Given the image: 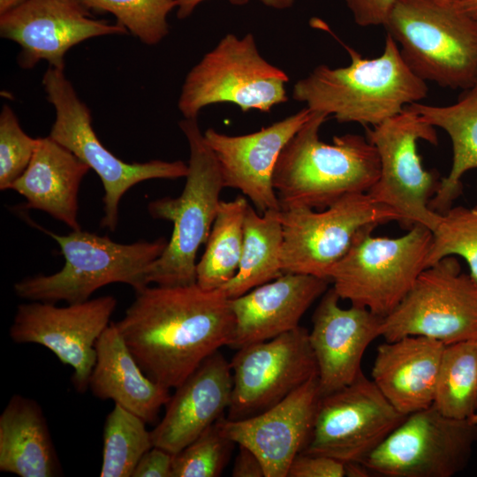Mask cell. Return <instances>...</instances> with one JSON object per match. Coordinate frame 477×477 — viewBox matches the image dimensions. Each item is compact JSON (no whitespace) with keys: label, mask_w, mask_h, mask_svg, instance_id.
<instances>
[{"label":"cell","mask_w":477,"mask_h":477,"mask_svg":"<svg viewBox=\"0 0 477 477\" xmlns=\"http://www.w3.org/2000/svg\"><path fill=\"white\" fill-rule=\"evenodd\" d=\"M135 293L114 323L144 373L163 387L175 389L208 357L229 346L235 321L223 289L156 284Z\"/></svg>","instance_id":"cell-1"},{"label":"cell","mask_w":477,"mask_h":477,"mask_svg":"<svg viewBox=\"0 0 477 477\" xmlns=\"http://www.w3.org/2000/svg\"><path fill=\"white\" fill-rule=\"evenodd\" d=\"M344 47L350 64L336 68L317 65L294 84L292 96L295 101L339 123L367 127L384 122L427 96L426 81L407 65L390 34H386L383 51L377 57L364 58Z\"/></svg>","instance_id":"cell-2"},{"label":"cell","mask_w":477,"mask_h":477,"mask_svg":"<svg viewBox=\"0 0 477 477\" xmlns=\"http://www.w3.org/2000/svg\"><path fill=\"white\" fill-rule=\"evenodd\" d=\"M329 117L313 111L310 118L281 151L272 178L280 209H323L341 198L367 193L380 173L375 146L359 134L321 140L320 128Z\"/></svg>","instance_id":"cell-3"},{"label":"cell","mask_w":477,"mask_h":477,"mask_svg":"<svg viewBox=\"0 0 477 477\" xmlns=\"http://www.w3.org/2000/svg\"><path fill=\"white\" fill-rule=\"evenodd\" d=\"M420 79L465 90L477 81V20L454 0H395L383 26Z\"/></svg>","instance_id":"cell-4"},{"label":"cell","mask_w":477,"mask_h":477,"mask_svg":"<svg viewBox=\"0 0 477 477\" xmlns=\"http://www.w3.org/2000/svg\"><path fill=\"white\" fill-rule=\"evenodd\" d=\"M189 146L186 184L178 197L149 202L152 218L172 223L173 230L163 254L146 272L148 284L175 286L196 283V255L206 244L224 188L218 162L201 132L197 118L178 124Z\"/></svg>","instance_id":"cell-5"},{"label":"cell","mask_w":477,"mask_h":477,"mask_svg":"<svg viewBox=\"0 0 477 477\" xmlns=\"http://www.w3.org/2000/svg\"><path fill=\"white\" fill-rule=\"evenodd\" d=\"M59 246L64 264L51 275L26 277L14 284L16 295L30 301L81 303L102 286L122 283L135 292L148 286L146 272L163 254L168 239L121 244L81 229L67 235L36 226Z\"/></svg>","instance_id":"cell-6"},{"label":"cell","mask_w":477,"mask_h":477,"mask_svg":"<svg viewBox=\"0 0 477 477\" xmlns=\"http://www.w3.org/2000/svg\"><path fill=\"white\" fill-rule=\"evenodd\" d=\"M362 231L328 275L340 299L384 318L405 299L428 266L430 229L415 224L399 237Z\"/></svg>","instance_id":"cell-7"},{"label":"cell","mask_w":477,"mask_h":477,"mask_svg":"<svg viewBox=\"0 0 477 477\" xmlns=\"http://www.w3.org/2000/svg\"><path fill=\"white\" fill-rule=\"evenodd\" d=\"M288 74L259 52L254 35L226 34L189 71L178 107L184 118H197L212 104L231 103L243 112H269L288 101Z\"/></svg>","instance_id":"cell-8"},{"label":"cell","mask_w":477,"mask_h":477,"mask_svg":"<svg viewBox=\"0 0 477 477\" xmlns=\"http://www.w3.org/2000/svg\"><path fill=\"white\" fill-rule=\"evenodd\" d=\"M42 85L56 110L49 136L95 170L102 181L104 215L101 227L116 231L120 200L133 186L148 179L186 178L188 166L183 161L129 163L108 150L92 127L90 110L78 96L64 69L49 66Z\"/></svg>","instance_id":"cell-9"},{"label":"cell","mask_w":477,"mask_h":477,"mask_svg":"<svg viewBox=\"0 0 477 477\" xmlns=\"http://www.w3.org/2000/svg\"><path fill=\"white\" fill-rule=\"evenodd\" d=\"M365 128L380 162L379 177L367 193L396 212L403 228L420 224L433 232L441 214L432 210L429 202L441 178L436 171L424 168L418 142L436 145L435 127L407 105L396 116Z\"/></svg>","instance_id":"cell-10"},{"label":"cell","mask_w":477,"mask_h":477,"mask_svg":"<svg viewBox=\"0 0 477 477\" xmlns=\"http://www.w3.org/2000/svg\"><path fill=\"white\" fill-rule=\"evenodd\" d=\"M281 219L283 272L327 280L330 269L362 231L399 222L396 212L374 201L367 193L346 195L323 209L281 210Z\"/></svg>","instance_id":"cell-11"},{"label":"cell","mask_w":477,"mask_h":477,"mask_svg":"<svg viewBox=\"0 0 477 477\" xmlns=\"http://www.w3.org/2000/svg\"><path fill=\"white\" fill-rule=\"evenodd\" d=\"M406 336L445 345L477 340V283L462 272L456 256L424 269L401 303L382 319L385 341Z\"/></svg>","instance_id":"cell-12"},{"label":"cell","mask_w":477,"mask_h":477,"mask_svg":"<svg viewBox=\"0 0 477 477\" xmlns=\"http://www.w3.org/2000/svg\"><path fill=\"white\" fill-rule=\"evenodd\" d=\"M476 443L477 423L432 405L405 415L361 465L383 477H452L467 466Z\"/></svg>","instance_id":"cell-13"},{"label":"cell","mask_w":477,"mask_h":477,"mask_svg":"<svg viewBox=\"0 0 477 477\" xmlns=\"http://www.w3.org/2000/svg\"><path fill=\"white\" fill-rule=\"evenodd\" d=\"M230 364L233 385L226 418L231 420L270 408L318 376L309 331L300 325L272 339L237 349Z\"/></svg>","instance_id":"cell-14"},{"label":"cell","mask_w":477,"mask_h":477,"mask_svg":"<svg viewBox=\"0 0 477 477\" xmlns=\"http://www.w3.org/2000/svg\"><path fill=\"white\" fill-rule=\"evenodd\" d=\"M405 417L362 373L352 383L321 396L302 452L361 464Z\"/></svg>","instance_id":"cell-15"},{"label":"cell","mask_w":477,"mask_h":477,"mask_svg":"<svg viewBox=\"0 0 477 477\" xmlns=\"http://www.w3.org/2000/svg\"><path fill=\"white\" fill-rule=\"evenodd\" d=\"M117 305L111 295L67 307L42 301L20 304L9 335L17 344H37L51 351L72 367V383L83 393L95 364L96 342L110 323Z\"/></svg>","instance_id":"cell-16"},{"label":"cell","mask_w":477,"mask_h":477,"mask_svg":"<svg viewBox=\"0 0 477 477\" xmlns=\"http://www.w3.org/2000/svg\"><path fill=\"white\" fill-rule=\"evenodd\" d=\"M80 0H25L0 14V35L20 46L23 69L39 62L64 68V56L75 45L98 36L125 34L118 23L95 19Z\"/></svg>","instance_id":"cell-17"},{"label":"cell","mask_w":477,"mask_h":477,"mask_svg":"<svg viewBox=\"0 0 477 477\" xmlns=\"http://www.w3.org/2000/svg\"><path fill=\"white\" fill-rule=\"evenodd\" d=\"M307 107L256 132L228 135L208 128L204 138L213 151L224 188L239 190L263 214L280 209L272 178L278 156L288 140L310 118Z\"/></svg>","instance_id":"cell-18"},{"label":"cell","mask_w":477,"mask_h":477,"mask_svg":"<svg viewBox=\"0 0 477 477\" xmlns=\"http://www.w3.org/2000/svg\"><path fill=\"white\" fill-rule=\"evenodd\" d=\"M320 398L316 376L253 417L236 420L222 417L220 430L258 456L265 477H287L293 459L309 441Z\"/></svg>","instance_id":"cell-19"},{"label":"cell","mask_w":477,"mask_h":477,"mask_svg":"<svg viewBox=\"0 0 477 477\" xmlns=\"http://www.w3.org/2000/svg\"><path fill=\"white\" fill-rule=\"evenodd\" d=\"M333 288L328 289L312 317L309 341L318 367L321 396L355 381L360 374L363 355L381 337L382 317L351 305L343 308Z\"/></svg>","instance_id":"cell-20"},{"label":"cell","mask_w":477,"mask_h":477,"mask_svg":"<svg viewBox=\"0 0 477 477\" xmlns=\"http://www.w3.org/2000/svg\"><path fill=\"white\" fill-rule=\"evenodd\" d=\"M232 385L230 361L217 351L175 388L163 417L151 431L153 445L172 454L187 446L223 417Z\"/></svg>","instance_id":"cell-21"},{"label":"cell","mask_w":477,"mask_h":477,"mask_svg":"<svg viewBox=\"0 0 477 477\" xmlns=\"http://www.w3.org/2000/svg\"><path fill=\"white\" fill-rule=\"evenodd\" d=\"M329 281L286 272L245 294L230 299L234 331L229 347L272 339L299 326L311 307L328 290Z\"/></svg>","instance_id":"cell-22"},{"label":"cell","mask_w":477,"mask_h":477,"mask_svg":"<svg viewBox=\"0 0 477 477\" xmlns=\"http://www.w3.org/2000/svg\"><path fill=\"white\" fill-rule=\"evenodd\" d=\"M445 344L406 336L378 345L371 380L403 415L432 406Z\"/></svg>","instance_id":"cell-23"},{"label":"cell","mask_w":477,"mask_h":477,"mask_svg":"<svg viewBox=\"0 0 477 477\" xmlns=\"http://www.w3.org/2000/svg\"><path fill=\"white\" fill-rule=\"evenodd\" d=\"M90 168L49 135L37 138L33 157L11 185L26 208L43 211L72 231L80 230L78 193Z\"/></svg>","instance_id":"cell-24"},{"label":"cell","mask_w":477,"mask_h":477,"mask_svg":"<svg viewBox=\"0 0 477 477\" xmlns=\"http://www.w3.org/2000/svg\"><path fill=\"white\" fill-rule=\"evenodd\" d=\"M96 360L88 389L101 399L154 423L170 398V389L149 378L131 352L114 322L104 329L96 344Z\"/></svg>","instance_id":"cell-25"},{"label":"cell","mask_w":477,"mask_h":477,"mask_svg":"<svg viewBox=\"0 0 477 477\" xmlns=\"http://www.w3.org/2000/svg\"><path fill=\"white\" fill-rule=\"evenodd\" d=\"M0 471L19 477L62 475L47 420L32 398L13 395L0 415Z\"/></svg>","instance_id":"cell-26"},{"label":"cell","mask_w":477,"mask_h":477,"mask_svg":"<svg viewBox=\"0 0 477 477\" xmlns=\"http://www.w3.org/2000/svg\"><path fill=\"white\" fill-rule=\"evenodd\" d=\"M422 118L449 135L452 146V163L448 175L431 199L432 210L443 214L453 206L463 190L462 178L477 169V81L463 90L458 100L446 106L414 102L408 105Z\"/></svg>","instance_id":"cell-27"},{"label":"cell","mask_w":477,"mask_h":477,"mask_svg":"<svg viewBox=\"0 0 477 477\" xmlns=\"http://www.w3.org/2000/svg\"><path fill=\"white\" fill-rule=\"evenodd\" d=\"M283 244L281 209L260 214L248 204L239 266L234 277L221 288L226 296L237 298L284 274Z\"/></svg>","instance_id":"cell-28"},{"label":"cell","mask_w":477,"mask_h":477,"mask_svg":"<svg viewBox=\"0 0 477 477\" xmlns=\"http://www.w3.org/2000/svg\"><path fill=\"white\" fill-rule=\"evenodd\" d=\"M248 204L245 195L220 201L204 254L196 264V284L201 288L220 289L236 275L242 254Z\"/></svg>","instance_id":"cell-29"},{"label":"cell","mask_w":477,"mask_h":477,"mask_svg":"<svg viewBox=\"0 0 477 477\" xmlns=\"http://www.w3.org/2000/svg\"><path fill=\"white\" fill-rule=\"evenodd\" d=\"M432 405L458 420L477 413V340L445 345Z\"/></svg>","instance_id":"cell-30"},{"label":"cell","mask_w":477,"mask_h":477,"mask_svg":"<svg viewBox=\"0 0 477 477\" xmlns=\"http://www.w3.org/2000/svg\"><path fill=\"white\" fill-rule=\"evenodd\" d=\"M146 424L115 404L103 425L101 477H132L140 458L154 446Z\"/></svg>","instance_id":"cell-31"},{"label":"cell","mask_w":477,"mask_h":477,"mask_svg":"<svg viewBox=\"0 0 477 477\" xmlns=\"http://www.w3.org/2000/svg\"><path fill=\"white\" fill-rule=\"evenodd\" d=\"M447 256L464 259L477 283V203L471 208L452 206L441 214L433 231L428 266Z\"/></svg>","instance_id":"cell-32"},{"label":"cell","mask_w":477,"mask_h":477,"mask_svg":"<svg viewBox=\"0 0 477 477\" xmlns=\"http://www.w3.org/2000/svg\"><path fill=\"white\" fill-rule=\"evenodd\" d=\"M80 1L87 8L113 14L119 25L149 46L168 35V15L177 6V0Z\"/></svg>","instance_id":"cell-33"},{"label":"cell","mask_w":477,"mask_h":477,"mask_svg":"<svg viewBox=\"0 0 477 477\" xmlns=\"http://www.w3.org/2000/svg\"><path fill=\"white\" fill-rule=\"evenodd\" d=\"M218 420L174 454L172 477L221 475L236 443L222 434Z\"/></svg>","instance_id":"cell-34"},{"label":"cell","mask_w":477,"mask_h":477,"mask_svg":"<svg viewBox=\"0 0 477 477\" xmlns=\"http://www.w3.org/2000/svg\"><path fill=\"white\" fill-rule=\"evenodd\" d=\"M37 144V138L21 128L12 109L4 104L0 113V190L5 191L27 168Z\"/></svg>","instance_id":"cell-35"},{"label":"cell","mask_w":477,"mask_h":477,"mask_svg":"<svg viewBox=\"0 0 477 477\" xmlns=\"http://www.w3.org/2000/svg\"><path fill=\"white\" fill-rule=\"evenodd\" d=\"M349 477V466L338 459L300 452L293 459L287 477Z\"/></svg>","instance_id":"cell-36"},{"label":"cell","mask_w":477,"mask_h":477,"mask_svg":"<svg viewBox=\"0 0 477 477\" xmlns=\"http://www.w3.org/2000/svg\"><path fill=\"white\" fill-rule=\"evenodd\" d=\"M360 26H384L395 0H344Z\"/></svg>","instance_id":"cell-37"},{"label":"cell","mask_w":477,"mask_h":477,"mask_svg":"<svg viewBox=\"0 0 477 477\" xmlns=\"http://www.w3.org/2000/svg\"><path fill=\"white\" fill-rule=\"evenodd\" d=\"M174 454L153 446L138 462L132 477H172Z\"/></svg>","instance_id":"cell-38"},{"label":"cell","mask_w":477,"mask_h":477,"mask_svg":"<svg viewBox=\"0 0 477 477\" xmlns=\"http://www.w3.org/2000/svg\"><path fill=\"white\" fill-rule=\"evenodd\" d=\"M231 475L233 477H265V472L258 456L250 449L238 445Z\"/></svg>","instance_id":"cell-39"},{"label":"cell","mask_w":477,"mask_h":477,"mask_svg":"<svg viewBox=\"0 0 477 477\" xmlns=\"http://www.w3.org/2000/svg\"><path fill=\"white\" fill-rule=\"evenodd\" d=\"M205 0H177V17L179 19L188 18L199 4ZM233 5L242 6L250 0H228Z\"/></svg>","instance_id":"cell-40"},{"label":"cell","mask_w":477,"mask_h":477,"mask_svg":"<svg viewBox=\"0 0 477 477\" xmlns=\"http://www.w3.org/2000/svg\"><path fill=\"white\" fill-rule=\"evenodd\" d=\"M264 5L276 9L285 10L291 8L296 0H260Z\"/></svg>","instance_id":"cell-41"},{"label":"cell","mask_w":477,"mask_h":477,"mask_svg":"<svg viewBox=\"0 0 477 477\" xmlns=\"http://www.w3.org/2000/svg\"><path fill=\"white\" fill-rule=\"evenodd\" d=\"M458 2L471 17L477 20V0H460Z\"/></svg>","instance_id":"cell-42"},{"label":"cell","mask_w":477,"mask_h":477,"mask_svg":"<svg viewBox=\"0 0 477 477\" xmlns=\"http://www.w3.org/2000/svg\"><path fill=\"white\" fill-rule=\"evenodd\" d=\"M25 0H0V14L9 11Z\"/></svg>","instance_id":"cell-43"},{"label":"cell","mask_w":477,"mask_h":477,"mask_svg":"<svg viewBox=\"0 0 477 477\" xmlns=\"http://www.w3.org/2000/svg\"><path fill=\"white\" fill-rule=\"evenodd\" d=\"M470 420L477 423V413L470 419Z\"/></svg>","instance_id":"cell-44"},{"label":"cell","mask_w":477,"mask_h":477,"mask_svg":"<svg viewBox=\"0 0 477 477\" xmlns=\"http://www.w3.org/2000/svg\"><path fill=\"white\" fill-rule=\"evenodd\" d=\"M454 1H460V0H454Z\"/></svg>","instance_id":"cell-45"}]
</instances>
